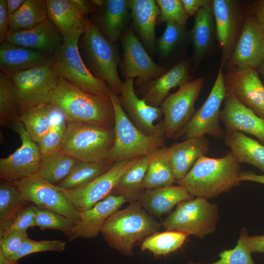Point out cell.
<instances>
[{"label": "cell", "mask_w": 264, "mask_h": 264, "mask_svg": "<svg viewBox=\"0 0 264 264\" xmlns=\"http://www.w3.org/2000/svg\"><path fill=\"white\" fill-rule=\"evenodd\" d=\"M112 165L78 161L69 174L57 186L63 190L79 188L106 172Z\"/></svg>", "instance_id": "obj_39"}, {"label": "cell", "mask_w": 264, "mask_h": 264, "mask_svg": "<svg viewBox=\"0 0 264 264\" xmlns=\"http://www.w3.org/2000/svg\"><path fill=\"white\" fill-rule=\"evenodd\" d=\"M209 150V141L206 135L187 138L168 147V157L176 181L182 178Z\"/></svg>", "instance_id": "obj_24"}, {"label": "cell", "mask_w": 264, "mask_h": 264, "mask_svg": "<svg viewBox=\"0 0 264 264\" xmlns=\"http://www.w3.org/2000/svg\"><path fill=\"white\" fill-rule=\"evenodd\" d=\"M122 43L126 79L137 78L136 84L141 85L163 74V67L153 61L132 29L126 32Z\"/></svg>", "instance_id": "obj_18"}, {"label": "cell", "mask_w": 264, "mask_h": 264, "mask_svg": "<svg viewBox=\"0 0 264 264\" xmlns=\"http://www.w3.org/2000/svg\"><path fill=\"white\" fill-rule=\"evenodd\" d=\"M239 181H250L264 184V175H258L252 171H242L239 177Z\"/></svg>", "instance_id": "obj_53"}, {"label": "cell", "mask_w": 264, "mask_h": 264, "mask_svg": "<svg viewBox=\"0 0 264 264\" xmlns=\"http://www.w3.org/2000/svg\"><path fill=\"white\" fill-rule=\"evenodd\" d=\"M66 126V120L52 126L49 132L37 143L42 156L60 150Z\"/></svg>", "instance_id": "obj_46"}, {"label": "cell", "mask_w": 264, "mask_h": 264, "mask_svg": "<svg viewBox=\"0 0 264 264\" xmlns=\"http://www.w3.org/2000/svg\"><path fill=\"white\" fill-rule=\"evenodd\" d=\"M48 18L46 0H24L9 17V31L31 28Z\"/></svg>", "instance_id": "obj_36"}, {"label": "cell", "mask_w": 264, "mask_h": 264, "mask_svg": "<svg viewBox=\"0 0 264 264\" xmlns=\"http://www.w3.org/2000/svg\"><path fill=\"white\" fill-rule=\"evenodd\" d=\"M66 242L60 240L35 241L29 237L21 244L11 260L18 261L24 256L45 251L62 252L65 250Z\"/></svg>", "instance_id": "obj_43"}, {"label": "cell", "mask_w": 264, "mask_h": 264, "mask_svg": "<svg viewBox=\"0 0 264 264\" xmlns=\"http://www.w3.org/2000/svg\"><path fill=\"white\" fill-rule=\"evenodd\" d=\"M78 48L82 58L91 73L107 83L119 95L121 85L117 71L119 56L116 46L108 40L97 25L85 18Z\"/></svg>", "instance_id": "obj_4"}, {"label": "cell", "mask_w": 264, "mask_h": 264, "mask_svg": "<svg viewBox=\"0 0 264 264\" xmlns=\"http://www.w3.org/2000/svg\"><path fill=\"white\" fill-rule=\"evenodd\" d=\"M220 119L224 126V132L238 131L248 133L264 145V119L230 93L226 94Z\"/></svg>", "instance_id": "obj_21"}, {"label": "cell", "mask_w": 264, "mask_h": 264, "mask_svg": "<svg viewBox=\"0 0 264 264\" xmlns=\"http://www.w3.org/2000/svg\"><path fill=\"white\" fill-rule=\"evenodd\" d=\"M71 1L85 16L96 6L92 0H71Z\"/></svg>", "instance_id": "obj_54"}, {"label": "cell", "mask_w": 264, "mask_h": 264, "mask_svg": "<svg viewBox=\"0 0 264 264\" xmlns=\"http://www.w3.org/2000/svg\"><path fill=\"white\" fill-rule=\"evenodd\" d=\"M184 10L189 17L196 15L202 7L207 6L213 2L210 0H181Z\"/></svg>", "instance_id": "obj_50"}, {"label": "cell", "mask_w": 264, "mask_h": 264, "mask_svg": "<svg viewBox=\"0 0 264 264\" xmlns=\"http://www.w3.org/2000/svg\"><path fill=\"white\" fill-rule=\"evenodd\" d=\"M213 2L202 7L196 14L191 31L195 61L199 63L211 48L214 35Z\"/></svg>", "instance_id": "obj_32"}, {"label": "cell", "mask_w": 264, "mask_h": 264, "mask_svg": "<svg viewBox=\"0 0 264 264\" xmlns=\"http://www.w3.org/2000/svg\"><path fill=\"white\" fill-rule=\"evenodd\" d=\"M130 9L135 25L146 46L151 51L155 47V26L160 14L154 0H129Z\"/></svg>", "instance_id": "obj_30"}, {"label": "cell", "mask_w": 264, "mask_h": 264, "mask_svg": "<svg viewBox=\"0 0 264 264\" xmlns=\"http://www.w3.org/2000/svg\"><path fill=\"white\" fill-rule=\"evenodd\" d=\"M9 29V17L6 0H0V42L6 41Z\"/></svg>", "instance_id": "obj_49"}, {"label": "cell", "mask_w": 264, "mask_h": 264, "mask_svg": "<svg viewBox=\"0 0 264 264\" xmlns=\"http://www.w3.org/2000/svg\"><path fill=\"white\" fill-rule=\"evenodd\" d=\"M83 30V26L64 41L54 55V66L60 77L83 91L93 95L109 96L110 88L107 83L91 73L80 54L78 43Z\"/></svg>", "instance_id": "obj_7"}, {"label": "cell", "mask_w": 264, "mask_h": 264, "mask_svg": "<svg viewBox=\"0 0 264 264\" xmlns=\"http://www.w3.org/2000/svg\"><path fill=\"white\" fill-rule=\"evenodd\" d=\"M203 84L202 78L188 82L168 95L162 103V124L166 139L174 138L189 121L196 111L195 102Z\"/></svg>", "instance_id": "obj_12"}, {"label": "cell", "mask_w": 264, "mask_h": 264, "mask_svg": "<svg viewBox=\"0 0 264 264\" xmlns=\"http://www.w3.org/2000/svg\"><path fill=\"white\" fill-rule=\"evenodd\" d=\"M133 79H128L121 85L119 101L131 122L146 135L164 133L163 124L155 125L163 113L160 107L148 105L139 99L134 89Z\"/></svg>", "instance_id": "obj_17"}, {"label": "cell", "mask_w": 264, "mask_h": 264, "mask_svg": "<svg viewBox=\"0 0 264 264\" xmlns=\"http://www.w3.org/2000/svg\"><path fill=\"white\" fill-rule=\"evenodd\" d=\"M47 17L54 24L64 41L80 27L85 16L71 0H46Z\"/></svg>", "instance_id": "obj_28"}, {"label": "cell", "mask_w": 264, "mask_h": 264, "mask_svg": "<svg viewBox=\"0 0 264 264\" xmlns=\"http://www.w3.org/2000/svg\"><path fill=\"white\" fill-rule=\"evenodd\" d=\"M109 96L114 111V142L109 158V163L147 156L165 146L164 133L146 135L130 120L122 109L118 95L110 88Z\"/></svg>", "instance_id": "obj_5"}, {"label": "cell", "mask_w": 264, "mask_h": 264, "mask_svg": "<svg viewBox=\"0 0 264 264\" xmlns=\"http://www.w3.org/2000/svg\"><path fill=\"white\" fill-rule=\"evenodd\" d=\"M160 10L159 21L185 26L187 16L181 0H155Z\"/></svg>", "instance_id": "obj_45"}, {"label": "cell", "mask_w": 264, "mask_h": 264, "mask_svg": "<svg viewBox=\"0 0 264 264\" xmlns=\"http://www.w3.org/2000/svg\"><path fill=\"white\" fill-rule=\"evenodd\" d=\"M8 17L14 14L24 0H6Z\"/></svg>", "instance_id": "obj_55"}, {"label": "cell", "mask_w": 264, "mask_h": 264, "mask_svg": "<svg viewBox=\"0 0 264 264\" xmlns=\"http://www.w3.org/2000/svg\"><path fill=\"white\" fill-rule=\"evenodd\" d=\"M22 144L13 154L0 159V178L9 182L35 175L42 162L38 144L33 141L21 122L14 130Z\"/></svg>", "instance_id": "obj_14"}, {"label": "cell", "mask_w": 264, "mask_h": 264, "mask_svg": "<svg viewBox=\"0 0 264 264\" xmlns=\"http://www.w3.org/2000/svg\"><path fill=\"white\" fill-rule=\"evenodd\" d=\"M48 103L63 112L66 122L114 127V111L109 95L89 94L62 78Z\"/></svg>", "instance_id": "obj_2"}, {"label": "cell", "mask_w": 264, "mask_h": 264, "mask_svg": "<svg viewBox=\"0 0 264 264\" xmlns=\"http://www.w3.org/2000/svg\"><path fill=\"white\" fill-rule=\"evenodd\" d=\"M54 55L5 41L0 45V70L11 76L19 72L53 64Z\"/></svg>", "instance_id": "obj_23"}, {"label": "cell", "mask_w": 264, "mask_h": 264, "mask_svg": "<svg viewBox=\"0 0 264 264\" xmlns=\"http://www.w3.org/2000/svg\"><path fill=\"white\" fill-rule=\"evenodd\" d=\"M54 106L43 103L25 110L20 116L29 137L38 143L49 132L52 126Z\"/></svg>", "instance_id": "obj_35"}, {"label": "cell", "mask_w": 264, "mask_h": 264, "mask_svg": "<svg viewBox=\"0 0 264 264\" xmlns=\"http://www.w3.org/2000/svg\"><path fill=\"white\" fill-rule=\"evenodd\" d=\"M76 221L50 210L35 205V226L41 230H59L69 238Z\"/></svg>", "instance_id": "obj_41"}, {"label": "cell", "mask_w": 264, "mask_h": 264, "mask_svg": "<svg viewBox=\"0 0 264 264\" xmlns=\"http://www.w3.org/2000/svg\"><path fill=\"white\" fill-rule=\"evenodd\" d=\"M19 190L23 198L36 206L56 212L77 221L79 212L57 185L34 175L11 182Z\"/></svg>", "instance_id": "obj_11"}, {"label": "cell", "mask_w": 264, "mask_h": 264, "mask_svg": "<svg viewBox=\"0 0 264 264\" xmlns=\"http://www.w3.org/2000/svg\"><path fill=\"white\" fill-rule=\"evenodd\" d=\"M161 226L137 201L112 214L101 233L111 248L131 257L135 243L158 232Z\"/></svg>", "instance_id": "obj_3"}, {"label": "cell", "mask_w": 264, "mask_h": 264, "mask_svg": "<svg viewBox=\"0 0 264 264\" xmlns=\"http://www.w3.org/2000/svg\"><path fill=\"white\" fill-rule=\"evenodd\" d=\"M252 9L254 17L264 31V0L254 2Z\"/></svg>", "instance_id": "obj_52"}, {"label": "cell", "mask_w": 264, "mask_h": 264, "mask_svg": "<svg viewBox=\"0 0 264 264\" xmlns=\"http://www.w3.org/2000/svg\"><path fill=\"white\" fill-rule=\"evenodd\" d=\"M101 6L97 26L108 40L115 42L119 39L127 23L129 0H107Z\"/></svg>", "instance_id": "obj_27"}, {"label": "cell", "mask_w": 264, "mask_h": 264, "mask_svg": "<svg viewBox=\"0 0 264 264\" xmlns=\"http://www.w3.org/2000/svg\"><path fill=\"white\" fill-rule=\"evenodd\" d=\"M220 66L212 89L201 107L196 110L189 121L174 138L185 139L208 134L216 139L223 137L224 131L220 124V106L227 94L224 74Z\"/></svg>", "instance_id": "obj_9"}, {"label": "cell", "mask_w": 264, "mask_h": 264, "mask_svg": "<svg viewBox=\"0 0 264 264\" xmlns=\"http://www.w3.org/2000/svg\"><path fill=\"white\" fill-rule=\"evenodd\" d=\"M226 145L238 161L252 165L264 172V145L238 131L224 132Z\"/></svg>", "instance_id": "obj_29"}, {"label": "cell", "mask_w": 264, "mask_h": 264, "mask_svg": "<svg viewBox=\"0 0 264 264\" xmlns=\"http://www.w3.org/2000/svg\"><path fill=\"white\" fill-rule=\"evenodd\" d=\"M240 163L230 151L224 156L200 157L187 174L175 182L193 197L214 198L240 185Z\"/></svg>", "instance_id": "obj_1"}, {"label": "cell", "mask_w": 264, "mask_h": 264, "mask_svg": "<svg viewBox=\"0 0 264 264\" xmlns=\"http://www.w3.org/2000/svg\"><path fill=\"white\" fill-rule=\"evenodd\" d=\"M218 220V206L206 198L196 197L178 204L161 225L166 230L180 231L202 239L215 231Z\"/></svg>", "instance_id": "obj_8"}, {"label": "cell", "mask_w": 264, "mask_h": 264, "mask_svg": "<svg viewBox=\"0 0 264 264\" xmlns=\"http://www.w3.org/2000/svg\"><path fill=\"white\" fill-rule=\"evenodd\" d=\"M126 202L122 196L110 195L90 208L79 212V219L76 221L68 241L97 237L108 219Z\"/></svg>", "instance_id": "obj_20"}, {"label": "cell", "mask_w": 264, "mask_h": 264, "mask_svg": "<svg viewBox=\"0 0 264 264\" xmlns=\"http://www.w3.org/2000/svg\"><path fill=\"white\" fill-rule=\"evenodd\" d=\"M78 161L61 150L42 156L37 175L49 183L57 185L71 172Z\"/></svg>", "instance_id": "obj_37"}, {"label": "cell", "mask_w": 264, "mask_h": 264, "mask_svg": "<svg viewBox=\"0 0 264 264\" xmlns=\"http://www.w3.org/2000/svg\"><path fill=\"white\" fill-rule=\"evenodd\" d=\"M138 158L116 162L108 171L87 184L63 190L79 212L86 211L111 195L121 176Z\"/></svg>", "instance_id": "obj_13"}, {"label": "cell", "mask_w": 264, "mask_h": 264, "mask_svg": "<svg viewBox=\"0 0 264 264\" xmlns=\"http://www.w3.org/2000/svg\"><path fill=\"white\" fill-rule=\"evenodd\" d=\"M148 156L140 157L123 174L111 195L122 196L130 203L140 200L146 190L144 179Z\"/></svg>", "instance_id": "obj_31"}, {"label": "cell", "mask_w": 264, "mask_h": 264, "mask_svg": "<svg viewBox=\"0 0 264 264\" xmlns=\"http://www.w3.org/2000/svg\"><path fill=\"white\" fill-rule=\"evenodd\" d=\"M168 147H163L148 156V164L144 179L146 190L168 186L176 180L168 155Z\"/></svg>", "instance_id": "obj_33"}, {"label": "cell", "mask_w": 264, "mask_h": 264, "mask_svg": "<svg viewBox=\"0 0 264 264\" xmlns=\"http://www.w3.org/2000/svg\"><path fill=\"white\" fill-rule=\"evenodd\" d=\"M224 78L227 93L264 119V86L256 69L245 66L229 68Z\"/></svg>", "instance_id": "obj_15"}, {"label": "cell", "mask_w": 264, "mask_h": 264, "mask_svg": "<svg viewBox=\"0 0 264 264\" xmlns=\"http://www.w3.org/2000/svg\"><path fill=\"white\" fill-rule=\"evenodd\" d=\"M35 205L29 203L13 217L0 224V234L27 231L35 226Z\"/></svg>", "instance_id": "obj_44"}, {"label": "cell", "mask_w": 264, "mask_h": 264, "mask_svg": "<svg viewBox=\"0 0 264 264\" xmlns=\"http://www.w3.org/2000/svg\"><path fill=\"white\" fill-rule=\"evenodd\" d=\"M247 246L251 253H264V235H256L245 238Z\"/></svg>", "instance_id": "obj_51"}, {"label": "cell", "mask_w": 264, "mask_h": 264, "mask_svg": "<svg viewBox=\"0 0 264 264\" xmlns=\"http://www.w3.org/2000/svg\"><path fill=\"white\" fill-rule=\"evenodd\" d=\"M259 70L264 78V63L259 67Z\"/></svg>", "instance_id": "obj_56"}, {"label": "cell", "mask_w": 264, "mask_h": 264, "mask_svg": "<svg viewBox=\"0 0 264 264\" xmlns=\"http://www.w3.org/2000/svg\"><path fill=\"white\" fill-rule=\"evenodd\" d=\"M213 8L222 67L231 56L238 40L240 10L238 2L231 0H214Z\"/></svg>", "instance_id": "obj_19"}, {"label": "cell", "mask_w": 264, "mask_h": 264, "mask_svg": "<svg viewBox=\"0 0 264 264\" xmlns=\"http://www.w3.org/2000/svg\"><path fill=\"white\" fill-rule=\"evenodd\" d=\"M188 235L182 232L166 230L148 236L141 244V250L148 251L155 255H165L179 249Z\"/></svg>", "instance_id": "obj_38"}, {"label": "cell", "mask_w": 264, "mask_h": 264, "mask_svg": "<svg viewBox=\"0 0 264 264\" xmlns=\"http://www.w3.org/2000/svg\"><path fill=\"white\" fill-rule=\"evenodd\" d=\"M263 63L264 31L254 16H248L226 65L228 69L240 66L256 69Z\"/></svg>", "instance_id": "obj_16"}, {"label": "cell", "mask_w": 264, "mask_h": 264, "mask_svg": "<svg viewBox=\"0 0 264 264\" xmlns=\"http://www.w3.org/2000/svg\"><path fill=\"white\" fill-rule=\"evenodd\" d=\"M28 238L27 231L0 234V252L11 260L22 242Z\"/></svg>", "instance_id": "obj_48"}, {"label": "cell", "mask_w": 264, "mask_h": 264, "mask_svg": "<svg viewBox=\"0 0 264 264\" xmlns=\"http://www.w3.org/2000/svg\"><path fill=\"white\" fill-rule=\"evenodd\" d=\"M189 65L181 61L147 87L143 99L149 105L158 107L168 96L170 90L188 82Z\"/></svg>", "instance_id": "obj_26"}, {"label": "cell", "mask_w": 264, "mask_h": 264, "mask_svg": "<svg viewBox=\"0 0 264 264\" xmlns=\"http://www.w3.org/2000/svg\"><path fill=\"white\" fill-rule=\"evenodd\" d=\"M10 76L22 111L48 103L60 78L54 63L19 72Z\"/></svg>", "instance_id": "obj_10"}, {"label": "cell", "mask_w": 264, "mask_h": 264, "mask_svg": "<svg viewBox=\"0 0 264 264\" xmlns=\"http://www.w3.org/2000/svg\"><path fill=\"white\" fill-rule=\"evenodd\" d=\"M5 41L55 55L61 48L64 40L54 24L47 18L31 28L9 31Z\"/></svg>", "instance_id": "obj_22"}, {"label": "cell", "mask_w": 264, "mask_h": 264, "mask_svg": "<svg viewBox=\"0 0 264 264\" xmlns=\"http://www.w3.org/2000/svg\"><path fill=\"white\" fill-rule=\"evenodd\" d=\"M60 150L78 161L108 164L114 142V127L66 122Z\"/></svg>", "instance_id": "obj_6"}, {"label": "cell", "mask_w": 264, "mask_h": 264, "mask_svg": "<svg viewBox=\"0 0 264 264\" xmlns=\"http://www.w3.org/2000/svg\"><path fill=\"white\" fill-rule=\"evenodd\" d=\"M194 198L183 187L172 185L146 190L139 202L149 214L160 217L169 213L181 202Z\"/></svg>", "instance_id": "obj_25"}, {"label": "cell", "mask_w": 264, "mask_h": 264, "mask_svg": "<svg viewBox=\"0 0 264 264\" xmlns=\"http://www.w3.org/2000/svg\"><path fill=\"white\" fill-rule=\"evenodd\" d=\"M22 108L10 76L0 73V123L14 130L21 123Z\"/></svg>", "instance_id": "obj_34"}, {"label": "cell", "mask_w": 264, "mask_h": 264, "mask_svg": "<svg viewBox=\"0 0 264 264\" xmlns=\"http://www.w3.org/2000/svg\"><path fill=\"white\" fill-rule=\"evenodd\" d=\"M247 235L246 229L243 228L235 247L224 250L219 254L220 259L213 263L208 264H255L246 243L245 238ZM188 264H206L197 263L190 261Z\"/></svg>", "instance_id": "obj_42"}, {"label": "cell", "mask_w": 264, "mask_h": 264, "mask_svg": "<svg viewBox=\"0 0 264 264\" xmlns=\"http://www.w3.org/2000/svg\"><path fill=\"white\" fill-rule=\"evenodd\" d=\"M29 203L12 183H0V224L10 219Z\"/></svg>", "instance_id": "obj_40"}, {"label": "cell", "mask_w": 264, "mask_h": 264, "mask_svg": "<svg viewBox=\"0 0 264 264\" xmlns=\"http://www.w3.org/2000/svg\"><path fill=\"white\" fill-rule=\"evenodd\" d=\"M185 27L167 22L165 31L157 42V48L163 57H167L183 37Z\"/></svg>", "instance_id": "obj_47"}]
</instances>
